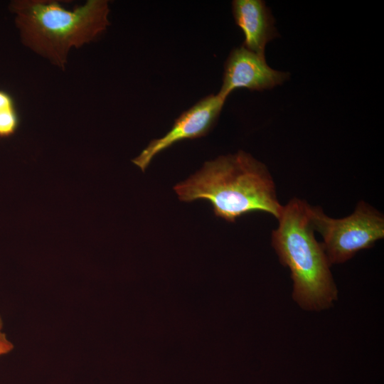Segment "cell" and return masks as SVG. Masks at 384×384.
Masks as SVG:
<instances>
[{"mask_svg": "<svg viewBox=\"0 0 384 384\" xmlns=\"http://www.w3.org/2000/svg\"><path fill=\"white\" fill-rule=\"evenodd\" d=\"M174 191L182 201H208L215 215L229 222L255 211L278 219L283 209L266 166L243 151L206 162Z\"/></svg>", "mask_w": 384, "mask_h": 384, "instance_id": "obj_1", "label": "cell"}, {"mask_svg": "<svg viewBox=\"0 0 384 384\" xmlns=\"http://www.w3.org/2000/svg\"><path fill=\"white\" fill-rule=\"evenodd\" d=\"M225 101L218 94L201 99L183 112L164 137L151 140L132 162L144 171L156 154L173 144L206 135L214 127Z\"/></svg>", "mask_w": 384, "mask_h": 384, "instance_id": "obj_5", "label": "cell"}, {"mask_svg": "<svg viewBox=\"0 0 384 384\" xmlns=\"http://www.w3.org/2000/svg\"><path fill=\"white\" fill-rule=\"evenodd\" d=\"M309 214L314 231L323 238L321 243L331 265L348 261L384 238L383 215L364 201L343 218L329 217L319 206H310Z\"/></svg>", "mask_w": 384, "mask_h": 384, "instance_id": "obj_4", "label": "cell"}, {"mask_svg": "<svg viewBox=\"0 0 384 384\" xmlns=\"http://www.w3.org/2000/svg\"><path fill=\"white\" fill-rule=\"evenodd\" d=\"M232 11L237 26L242 30L243 47L265 56L266 45L277 37L274 18L265 2L261 0H235Z\"/></svg>", "mask_w": 384, "mask_h": 384, "instance_id": "obj_7", "label": "cell"}, {"mask_svg": "<svg viewBox=\"0 0 384 384\" xmlns=\"http://www.w3.org/2000/svg\"><path fill=\"white\" fill-rule=\"evenodd\" d=\"M15 107L12 97L6 92L0 90V112Z\"/></svg>", "mask_w": 384, "mask_h": 384, "instance_id": "obj_10", "label": "cell"}, {"mask_svg": "<svg viewBox=\"0 0 384 384\" xmlns=\"http://www.w3.org/2000/svg\"><path fill=\"white\" fill-rule=\"evenodd\" d=\"M19 117L16 107L0 112V138L13 135L19 126Z\"/></svg>", "mask_w": 384, "mask_h": 384, "instance_id": "obj_8", "label": "cell"}, {"mask_svg": "<svg viewBox=\"0 0 384 384\" xmlns=\"http://www.w3.org/2000/svg\"><path fill=\"white\" fill-rule=\"evenodd\" d=\"M2 326V320L0 316V356L8 353L14 348V345L6 338L5 334L1 331Z\"/></svg>", "mask_w": 384, "mask_h": 384, "instance_id": "obj_9", "label": "cell"}, {"mask_svg": "<svg viewBox=\"0 0 384 384\" xmlns=\"http://www.w3.org/2000/svg\"><path fill=\"white\" fill-rule=\"evenodd\" d=\"M289 77V73L271 68L265 56L242 46L233 49L228 55L225 63L223 84L218 94L226 100L236 89L270 90L282 84Z\"/></svg>", "mask_w": 384, "mask_h": 384, "instance_id": "obj_6", "label": "cell"}, {"mask_svg": "<svg viewBox=\"0 0 384 384\" xmlns=\"http://www.w3.org/2000/svg\"><path fill=\"white\" fill-rule=\"evenodd\" d=\"M10 9L22 43L63 70L72 48L94 41L110 25L106 0H89L73 10L53 0H16Z\"/></svg>", "mask_w": 384, "mask_h": 384, "instance_id": "obj_2", "label": "cell"}, {"mask_svg": "<svg viewBox=\"0 0 384 384\" xmlns=\"http://www.w3.org/2000/svg\"><path fill=\"white\" fill-rule=\"evenodd\" d=\"M309 205L297 198L283 206L272 245L281 264L289 269L292 298L303 309L320 311L338 299L331 264L311 224Z\"/></svg>", "mask_w": 384, "mask_h": 384, "instance_id": "obj_3", "label": "cell"}]
</instances>
